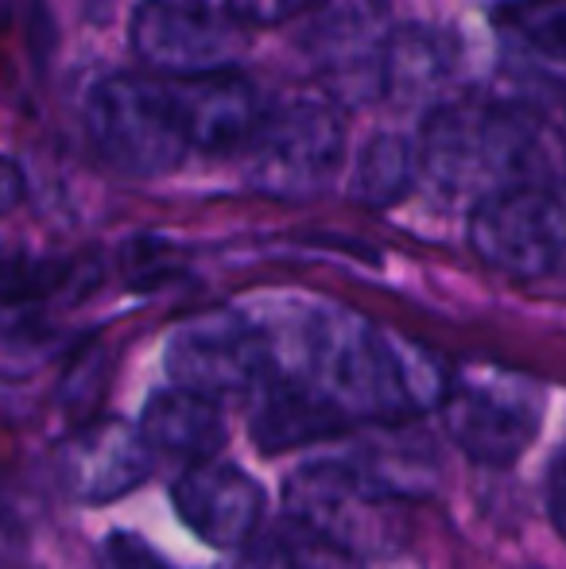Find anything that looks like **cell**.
Masks as SVG:
<instances>
[{
	"label": "cell",
	"instance_id": "8992f818",
	"mask_svg": "<svg viewBox=\"0 0 566 569\" xmlns=\"http://www.w3.org/2000/svg\"><path fill=\"white\" fill-rule=\"evenodd\" d=\"M132 51L171 82L229 74L249 51V28L210 0H140L129 20Z\"/></svg>",
	"mask_w": 566,
	"mask_h": 569
},
{
	"label": "cell",
	"instance_id": "52a82bcc",
	"mask_svg": "<svg viewBox=\"0 0 566 569\" xmlns=\"http://www.w3.org/2000/svg\"><path fill=\"white\" fill-rule=\"evenodd\" d=\"M287 511L302 531L357 558L400 542V500L365 480L349 457L302 465L287 480Z\"/></svg>",
	"mask_w": 566,
	"mask_h": 569
},
{
	"label": "cell",
	"instance_id": "6da1fadb",
	"mask_svg": "<svg viewBox=\"0 0 566 569\" xmlns=\"http://www.w3.org/2000/svg\"><path fill=\"white\" fill-rule=\"evenodd\" d=\"M302 380L349 422H404L438 411L454 376L424 345L400 338L354 310H310L299 330Z\"/></svg>",
	"mask_w": 566,
	"mask_h": 569
},
{
	"label": "cell",
	"instance_id": "ba28073f",
	"mask_svg": "<svg viewBox=\"0 0 566 569\" xmlns=\"http://www.w3.org/2000/svg\"><path fill=\"white\" fill-rule=\"evenodd\" d=\"M396 28L388 0H322L310 12L302 47L322 78V93L338 106H369L385 98V59Z\"/></svg>",
	"mask_w": 566,
	"mask_h": 569
},
{
	"label": "cell",
	"instance_id": "30bf717a",
	"mask_svg": "<svg viewBox=\"0 0 566 569\" xmlns=\"http://www.w3.org/2000/svg\"><path fill=\"white\" fill-rule=\"evenodd\" d=\"M539 399L520 376H485V380H454L438 419L450 442L469 461L505 469L539 435Z\"/></svg>",
	"mask_w": 566,
	"mask_h": 569
},
{
	"label": "cell",
	"instance_id": "8fae6325",
	"mask_svg": "<svg viewBox=\"0 0 566 569\" xmlns=\"http://www.w3.org/2000/svg\"><path fill=\"white\" fill-rule=\"evenodd\" d=\"M151 446L140 427L121 419H93L78 427L59 450V485L67 496L90 508L137 492L151 472Z\"/></svg>",
	"mask_w": 566,
	"mask_h": 569
},
{
	"label": "cell",
	"instance_id": "ffe728a7",
	"mask_svg": "<svg viewBox=\"0 0 566 569\" xmlns=\"http://www.w3.org/2000/svg\"><path fill=\"white\" fill-rule=\"evenodd\" d=\"M318 0H226V8L245 28H280V23L302 16Z\"/></svg>",
	"mask_w": 566,
	"mask_h": 569
},
{
	"label": "cell",
	"instance_id": "4fadbf2b",
	"mask_svg": "<svg viewBox=\"0 0 566 569\" xmlns=\"http://www.w3.org/2000/svg\"><path fill=\"white\" fill-rule=\"evenodd\" d=\"M175 90H179L182 117H187L190 148L206 156H234V151L245 156L272 106L260 98V90L241 70L175 82Z\"/></svg>",
	"mask_w": 566,
	"mask_h": 569
},
{
	"label": "cell",
	"instance_id": "7402d4cb",
	"mask_svg": "<svg viewBox=\"0 0 566 569\" xmlns=\"http://www.w3.org/2000/svg\"><path fill=\"white\" fill-rule=\"evenodd\" d=\"M547 516L566 539V446L555 453L552 472H547Z\"/></svg>",
	"mask_w": 566,
	"mask_h": 569
},
{
	"label": "cell",
	"instance_id": "9a60e30c",
	"mask_svg": "<svg viewBox=\"0 0 566 569\" xmlns=\"http://www.w3.org/2000/svg\"><path fill=\"white\" fill-rule=\"evenodd\" d=\"M137 427L151 453L182 461L187 469L218 461L221 446H226V415H221L218 399L175 388V383L143 403Z\"/></svg>",
	"mask_w": 566,
	"mask_h": 569
},
{
	"label": "cell",
	"instance_id": "277c9868",
	"mask_svg": "<svg viewBox=\"0 0 566 569\" xmlns=\"http://www.w3.org/2000/svg\"><path fill=\"white\" fill-rule=\"evenodd\" d=\"M249 182L272 198H315L346 163V120L330 93L295 90L268 106L245 151Z\"/></svg>",
	"mask_w": 566,
	"mask_h": 569
},
{
	"label": "cell",
	"instance_id": "2e32d148",
	"mask_svg": "<svg viewBox=\"0 0 566 569\" xmlns=\"http://www.w3.org/2000/svg\"><path fill=\"white\" fill-rule=\"evenodd\" d=\"M454 51L438 31L424 23H400L385 59V98L396 106L424 101L450 78Z\"/></svg>",
	"mask_w": 566,
	"mask_h": 569
},
{
	"label": "cell",
	"instance_id": "ac0fdd59",
	"mask_svg": "<svg viewBox=\"0 0 566 569\" xmlns=\"http://www.w3.org/2000/svg\"><path fill=\"white\" fill-rule=\"evenodd\" d=\"M493 16L532 54L566 67V0H505Z\"/></svg>",
	"mask_w": 566,
	"mask_h": 569
},
{
	"label": "cell",
	"instance_id": "7a4b0ae2",
	"mask_svg": "<svg viewBox=\"0 0 566 569\" xmlns=\"http://www.w3.org/2000/svg\"><path fill=\"white\" fill-rule=\"evenodd\" d=\"M547 156V132L536 109L505 98H454L435 106L419 128L424 174L438 187L477 198L536 182Z\"/></svg>",
	"mask_w": 566,
	"mask_h": 569
},
{
	"label": "cell",
	"instance_id": "9c48e42d",
	"mask_svg": "<svg viewBox=\"0 0 566 569\" xmlns=\"http://www.w3.org/2000/svg\"><path fill=\"white\" fill-rule=\"evenodd\" d=\"M167 376L175 388L210 399L260 391L272 376H280L276 338L245 315H202L171 333Z\"/></svg>",
	"mask_w": 566,
	"mask_h": 569
},
{
	"label": "cell",
	"instance_id": "5bb4252c",
	"mask_svg": "<svg viewBox=\"0 0 566 569\" xmlns=\"http://www.w3.org/2000/svg\"><path fill=\"white\" fill-rule=\"evenodd\" d=\"M349 427V419L322 396L310 388L302 376H272L265 388L257 391L252 403V442L265 453H287L302 450V446L330 442Z\"/></svg>",
	"mask_w": 566,
	"mask_h": 569
},
{
	"label": "cell",
	"instance_id": "3957f363",
	"mask_svg": "<svg viewBox=\"0 0 566 569\" xmlns=\"http://www.w3.org/2000/svg\"><path fill=\"white\" fill-rule=\"evenodd\" d=\"M86 132L113 171L132 179L171 174L190 156V132L175 82L113 74L86 101Z\"/></svg>",
	"mask_w": 566,
	"mask_h": 569
},
{
	"label": "cell",
	"instance_id": "7c38bea8",
	"mask_svg": "<svg viewBox=\"0 0 566 569\" xmlns=\"http://www.w3.org/2000/svg\"><path fill=\"white\" fill-rule=\"evenodd\" d=\"M171 503L198 539L221 550L245 547L265 519V488L234 461H206L187 469L175 480Z\"/></svg>",
	"mask_w": 566,
	"mask_h": 569
},
{
	"label": "cell",
	"instance_id": "e0dca14e",
	"mask_svg": "<svg viewBox=\"0 0 566 569\" xmlns=\"http://www.w3.org/2000/svg\"><path fill=\"white\" fill-rule=\"evenodd\" d=\"M419 174H424L419 143L404 140L396 132H380L365 143L361 159H357L354 194L357 202L373 206V210H388V206L404 202L416 190Z\"/></svg>",
	"mask_w": 566,
	"mask_h": 569
},
{
	"label": "cell",
	"instance_id": "5b68a950",
	"mask_svg": "<svg viewBox=\"0 0 566 569\" xmlns=\"http://www.w3.org/2000/svg\"><path fill=\"white\" fill-rule=\"evenodd\" d=\"M466 237L477 260L500 276L552 279L566 268V194L544 182L493 190L474 202Z\"/></svg>",
	"mask_w": 566,
	"mask_h": 569
},
{
	"label": "cell",
	"instance_id": "44dd1931",
	"mask_svg": "<svg viewBox=\"0 0 566 569\" xmlns=\"http://www.w3.org/2000/svg\"><path fill=\"white\" fill-rule=\"evenodd\" d=\"M101 569H171L132 531H117L101 547Z\"/></svg>",
	"mask_w": 566,
	"mask_h": 569
},
{
	"label": "cell",
	"instance_id": "d6986e66",
	"mask_svg": "<svg viewBox=\"0 0 566 569\" xmlns=\"http://www.w3.org/2000/svg\"><path fill=\"white\" fill-rule=\"evenodd\" d=\"M284 562H287V569H365L357 555H349V550H341V547H334V542L318 539V535L302 531V527L295 539H287Z\"/></svg>",
	"mask_w": 566,
	"mask_h": 569
}]
</instances>
